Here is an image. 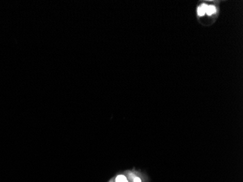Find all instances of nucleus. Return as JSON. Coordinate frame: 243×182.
<instances>
[{
  "label": "nucleus",
  "instance_id": "2",
  "mask_svg": "<svg viewBox=\"0 0 243 182\" xmlns=\"http://www.w3.org/2000/svg\"><path fill=\"white\" fill-rule=\"evenodd\" d=\"M216 12V9L213 5H210V6H208V8H207L206 10V13L208 14V15H211L212 14H214Z\"/></svg>",
  "mask_w": 243,
  "mask_h": 182
},
{
  "label": "nucleus",
  "instance_id": "1",
  "mask_svg": "<svg viewBox=\"0 0 243 182\" xmlns=\"http://www.w3.org/2000/svg\"><path fill=\"white\" fill-rule=\"evenodd\" d=\"M207 8H208V5H205V4H202L201 6L199 7L197 9L198 15H199V16L204 15L206 13Z\"/></svg>",
  "mask_w": 243,
  "mask_h": 182
},
{
  "label": "nucleus",
  "instance_id": "3",
  "mask_svg": "<svg viewBox=\"0 0 243 182\" xmlns=\"http://www.w3.org/2000/svg\"><path fill=\"white\" fill-rule=\"evenodd\" d=\"M116 182H128V179L123 175H119L116 178Z\"/></svg>",
  "mask_w": 243,
  "mask_h": 182
},
{
  "label": "nucleus",
  "instance_id": "4",
  "mask_svg": "<svg viewBox=\"0 0 243 182\" xmlns=\"http://www.w3.org/2000/svg\"><path fill=\"white\" fill-rule=\"evenodd\" d=\"M133 182H141V179L139 177H135L133 179Z\"/></svg>",
  "mask_w": 243,
  "mask_h": 182
}]
</instances>
